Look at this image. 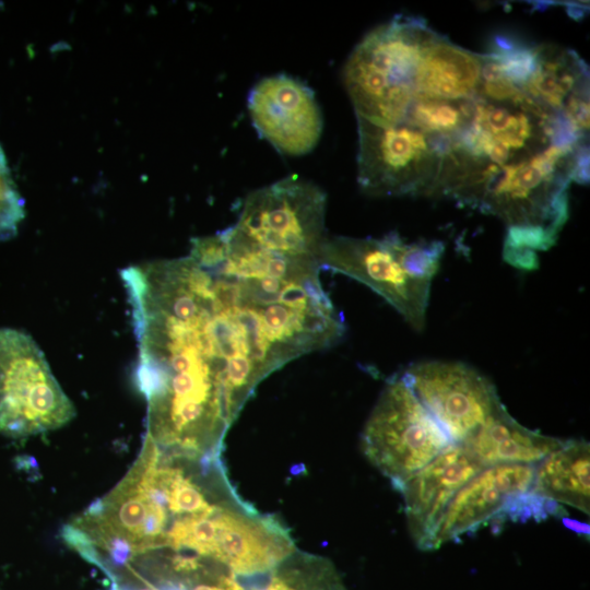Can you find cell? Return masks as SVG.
<instances>
[{"label":"cell","instance_id":"obj_8","mask_svg":"<svg viewBox=\"0 0 590 590\" xmlns=\"http://www.w3.org/2000/svg\"><path fill=\"white\" fill-rule=\"evenodd\" d=\"M326 203L322 189L293 175L249 193L234 226L264 249L319 261Z\"/></svg>","mask_w":590,"mask_h":590},{"label":"cell","instance_id":"obj_15","mask_svg":"<svg viewBox=\"0 0 590 590\" xmlns=\"http://www.w3.org/2000/svg\"><path fill=\"white\" fill-rule=\"evenodd\" d=\"M532 494L590 514V445L568 439L535 465Z\"/></svg>","mask_w":590,"mask_h":590},{"label":"cell","instance_id":"obj_20","mask_svg":"<svg viewBox=\"0 0 590 590\" xmlns=\"http://www.w3.org/2000/svg\"><path fill=\"white\" fill-rule=\"evenodd\" d=\"M567 7V13L570 17L574 20H581L586 15V5L579 4V3H571L568 2L565 4Z\"/></svg>","mask_w":590,"mask_h":590},{"label":"cell","instance_id":"obj_10","mask_svg":"<svg viewBox=\"0 0 590 590\" xmlns=\"http://www.w3.org/2000/svg\"><path fill=\"white\" fill-rule=\"evenodd\" d=\"M535 465L485 467L452 497L433 536L432 551L476 531L502 515H545L532 494Z\"/></svg>","mask_w":590,"mask_h":590},{"label":"cell","instance_id":"obj_14","mask_svg":"<svg viewBox=\"0 0 590 590\" xmlns=\"http://www.w3.org/2000/svg\"><path fill=\"white\" fill-rule=\"evenodd\" d=\"M481 55L473 54L437 34L425 48L416 73V98L463 101L477 94Z\"/></svg>","mask_w":590,"mask_h":590},{"label":"cell","instance_id":"obj_11","mask_svg":"<svg viewBox=\"0 0 590 590\" xmlns=\"http://www.w3.org/2000/svg\"><path fill=\"white\" fill-rule=\"evenodd\" d=\"M248 110L258 133L283 154H307L320 139L322 116L315 94L293 76L259 81L249 93Z\"/></svg>","mask_w":590,"mask_h":590},{"label":"cell","instance_id":"obj_6","mask_svg":"<svg viewBox=\"0 0 590 590\" xmlns=\"http://www.w3.org/2000/svg\"><path fill=\"white\" fill-rule=\"evenodd\" d=\"M451 444L400 375L387 381L361 435L362 452L394 488Z\"/></svg>","mask_w":590,"mask_h":590},{"label":"cell","instance_id":"obj_9","mask_svg":"<svg viewBox=\"0 0 590 590\" xmlns=\"http://www.w3.org/2000/svg\"><path fill=\"white\" fill-rule=\"evenodd\" d=\"M400 377L453 444H463L504 406L494 384L464 363L422 361Z\"/></svg>","mask_w":590,"mask_h":590},{"label":"cell","instance_id":"obj_4","mask_svg":"<svg viewBox=\"0 0 590 590\" xmlns=\"http://www.w3.org/2000/svg\"><path fill=\"white\" fill-rule=\"evenodd\" d=\"M444 251L442 241L408 244L396 232L381 238L333 236L323 241L319 262L370 287L421 332Z\"/></svg>","mask_w":590,"mask_h":590},{"label":"cell","instance_id":"obj_17","mask_svg":"<svg viewBox=\"0 0 590 590\" xmlns=\"http://www.w3.org/2000/svg\"><path fill=\"white\" fill-rule=\"evenodd\" d=\"M268 590H347L324 557L295 550L271 570Z\"/></svg>","mask_w":590,"mask_h":590},{"label":"cell","instance_id":"obj_12","mask_svg":"<svg viewBox=\"0 0 590 590\" xmlns=\"http://www.w3.org/2000/svg\"><path fill=\"white\" fill-rule=\"evenodd\" d=\"M483 467L461 444H451L429 463L402 482L410 534L422 551H432L437 526L456 493Z\"/></svg>","mask_w":590,"mask_h":590},{"label":"cell","instance_id":"obj_1","mask_svg":"<svg viewBox=\"0 0 590 590\" xmlns=\"http://www.w3.org/2000/svg\"><path fill=\"white\" fill-rule=\"evenodd\" d=\"M138 343L137 384L145 399L223 398L237 416L266 377L239 308L188 255L120 271Z\"/></svg>","mask_w":590,"mask_h":590},{"label":"cell","instance_id":"obj_16","mask_svg":"<svg viewBox=\"0 0 590 590\" xmlns=\"http://www.w3.org/2000/svg\"><path fill=\"white\" fill-rule=\"evenodd\" d=\"M586 62L570 49L539 46L536 69L522 92L540 106L562 111L575 93L589 91Z\"/></svg>","mask_w":590,"mask_h":590},{"label":"cell","instance_id":"obj_7","mask_svg":"<svg viewBox=\"0 0 590 590\" xmlns=\"http://www.w3.org/2000/svg\"><path fill=\"white\" fill-rule=\"evenodd\" d=\"M74 408L27 333L0 329V432L26 437L67 424Z\"/></svg>","mask_w":590,"mask_h":590},{"label":"cell","instance_id":"obj_19","mask_svg":"<svg viewBox=\"0 0 590 590\" xmlns=\"http://www.w3.org/2000/svg\"><path fill=\"white\" fill-rule=\"evenodd\" d=\"M570 178L581 185L589 182V146L586 141L579 144L574 153Z\"/></svg>","mask_w":590,"mask_h":590},{"label":"cell","instance_id":"obj_13","mask_svg":"<svg viewBox=\"0 0 590 590\" xmlns=\"http://www.w3.org/2000/svg\"><path fill=\"white\" fill-rule=\"evenodd\" d=\"M567 440L524 427L508 413L504 405L461 445L483 467L536 465L563 447Z\"/></svg>","mask_w":590,"mask_h":590},{"label":"cell","instance_id":"obj_2","mask_svg":"<svg viewBox=\"0 0 590 590\" xmlns=\"http://www.w3.org/2000/svg\"><path fill=\"white\" fill-rule=\"evenodd\" d=\"M576 149L550 145L504 166L470 164L446 197L502 219L507 228H539L557 240L568 220V186Z\"/></svg>","mask_w":590,"mask_h":590},{"label":"cell","instance_id":"obj_5","mask_svg":"<svg viewBox=\"0 0 590 590\" xmlns=\"http://www.w3.org/2000/svg\"><path fill=\"white\" fill-rule=\"evenodd\" d=\"M356 118L357 182L366 194L440 196L455 153L451 134Z\"/></svg>","mask_w":590,"mask_h":590},{"label":"cell","instance_id":"obj_18","mask_svg":"<svg viewBox=\"0 0 590 590\" xmlns=\"http://www.w3.org/2000/svg\"><path fill=\"white\" fill-rule=\"evenodd\" d=\"M488 55L496 60L504 76L522 90L536 69L539 46L523 45L508 52H489Z\"/></svg>","mask_w":590,"mask_h":590},{"label":"cell","instance_id":"obj_3","mask_svg":"<svg viewBox=\"0 0 590 590\" xmlns=\"http://www.w3.org/2000/svg\"><path fill=\"white\" fill-rule=\"evenodd\" d=\"M436 35L421 17L397 15L362 39L343 69L356 117L377 123L404 122L416 99L422 55Z\"/></svg>","mask_w":590,"mask_h":590}]
</instances>
